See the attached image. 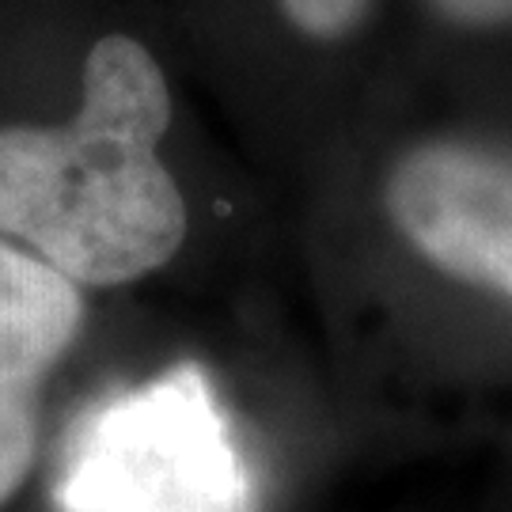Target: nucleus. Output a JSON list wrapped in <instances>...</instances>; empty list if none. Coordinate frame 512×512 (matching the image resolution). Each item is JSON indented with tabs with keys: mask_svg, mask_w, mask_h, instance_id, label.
I'll return each instance as SVG.
<instances>
[{
	"mask_svg": "<svg viewBox=\"0 0 512 512\" xmlns=\"http://www.w3.org/2000/svg\"><path fill=\"white\" fill-rule=\"evenodd\" d=\"M175 92L137 35L95 38L65 122L0 126V236L84 289L167 270L190 239V202L164 141Z\"/></svg>",
	"mask_w": 512,
	"mask_h": 512,
	"instance_id": "obj_1",
	"label": "nucleus"
},
{
	"mask_svg": "<svg viewBox=\"0 0 512 512\" xmlns=\"http://www.w3.org/2000/svg\"><path fill=\"white\" fill-rule=\"evenodd\" d=\"M380 213L410 255L512 308V145L429 133L384 167Z\"/></svg>",
	"mask_w": 512,
	"mask_h": 512,
	"instance_id": "obj_2",
	"label": "nucleus"
},
{
	"mask_svg": "<svg viewBox=\"0 0 512 512\" xmlns=\"http://www.w3.org/2000/svg\"><path fill=\"white\" fill-rule=\"evenodd\" d=\"M88 319L84 285L16 239L0 236V380L42 387Z\"/></svg>",
	"mask_w": 512,
	"mask_h": 512,
	"instance_id": "obj_3",
	"label": "nucleus"
},
{
	"mask_svg": "<svg viewBox=\"0 0 512 512\" xmlns=\"http://www.w3.org/2000/svg\"><path fill=\"white\" fill-rule=\"evenodd\" d=\"M38 391L0 380V509L23 490L38 459Z\"/></svg>",
	"mask_w": 512,
	"mask_h": 512,
	"instance_id": "obj_4",
	"label": "nucleus"
},
{
	"mask_svg": "<svg viewBox=\"0 0 512 512\" xmlns=\"http://www.w3.org/2000/svg\"><path fill=\"white\" fill-rule=\"evenodd\" d=\"M380 0H274L285 31L304 46L342 50L365 35L376 19Z\"/></svg>",
	"mask_w": 512,
	"mask_h": 512,
	"instance_id": "obj_5",
	"label": "nucleus"
},
{
	"mask_svg": "<svg viewBox=\"0 0 512 512\" xmlns=\"http://www.w3.org/2000/svg\"><path fill=\"white\" fill-rule=\"evenodd\" d=\"M421 8L452 31H512V0H421Z\"/></svg>",
	"mask_w": 512,
	"mask_h": 512,
	"instance_id": "obj_6",
	"label": "nucleus"
}]
</instances>
